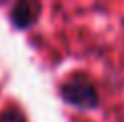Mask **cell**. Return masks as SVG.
<instances>
[{
	"label": "cell",
	"instance_id": "6da1fadb",
	"mask_svg": "<svg viewBox=\"0 0 124 122\" xmlns=\"http://www.w3.org/2000/svg\"><path fill=\"white\" fill-rule=\"evenodd\" d=\"M61 98L65 104L73 106L77 110H94L100 106V96H98L96 85L81 75L67 79L61 85Z\"/></svg>",
	"mask_w": 124,
	"mask_h": 122
},
{
	"label": "cell",
	"instance_id": "7a4b0ae2",
	"mask_svg": "<svg viewBox=\"0 0 124 122\" xmlns=\"http://www.w3.org/2000/svg\"><path fill=\"white\" fill-rule=\"evenodd\" d=\"M39 12H41V4H37V2H18V4H14L10 18H12V23L18 29H27L37 20Z\"/></svg>",
	"mask_w": 124,
	"mask_h": 122
},
{
	"label": "cell",
	"instance_id": "3957f363",
	"mask_svg": "<svg viewBox=\"0 0 124 122\" xmlns=\"http://www.w3.org/2000/svg\"><path fill=\"white\" fill-rule=\"evenodd\" d=\"M0 122H27L24 114L18 110H6L4 114H0Z\"/></svg>",
	"mask_w": 124,
	"mask_h": 122
}]
</instances>
